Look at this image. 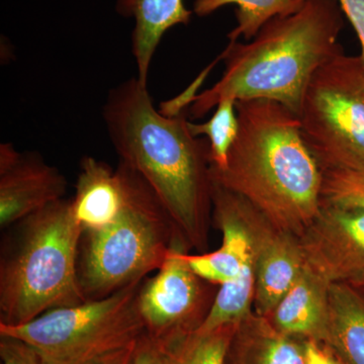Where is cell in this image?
<instances>
[{
    "mask_svg": "<svg viewBox=\"0 0 364 364\" xmlns=\"http://www.w3.org/2000/svg\"><path fill=\"white\" fill-rule=\"evenodd\" d=\"M102 117L119 162L147 182L188 247L205 248L213 210L208 143L193 135L184 114L158 111L138 77L109 90Z\"/></svg>",
    "mask_w": 364,
    "mask_h": 364,
    "instance_id": "1",
    "label": "cell"
},
{
    "mask_svg": "<svg viewBox=\"0 0 364 364\" xmlns=\"http://www.w3.org/2000/svg\"><path fill=\"white\" fill-rule=\"evenodd\" d=\"M239 132L215 183L240 196L277 229L299 236L322 205L323 170L298 114L267 100L236 102Z\"/></svg>",
    "mask_w": 364,
    "mask_h": 364,
    "instance_id": "2",
    "label": "cell"
},
{
    "mask_svg": "<svg viewBox=\"0 0 364 364\" xmlns=\"http://www.w3.org/2000/svg\"><path fill=\"white\" fill-rule=\"evenodd\" d=\"M338 0H305L296 13L275 16L247 44L230 42L226 68L210 90L193 98L189 114L205 117L225 98L267 100L299 114L315 72L344 52Z\"/></svg>",
    "mask_w": 364,
    "mask_h": 364,
    "instance_id": "3",
    "label": "cell"
},
{
    "mask_svg": "<svg viewBox=\"0 0 364 364\" xmlns=\"http://www.w3.org/2000/svg\"><path fill=\"white\" fill-rule=\"evenodd\" d=\"M14 225L0 261V324H25L48 311L85 301L78 279L83 231L71 200Z\"/></svg>",
    "mask_w": 364,
    "mask_h": 364,
    "instance_id": "4",
    "label": "cell"
},
{
    "mask_svg": "<svg viewBox=\"0 0 364 364\" xmlns=\"http://www.w3.org/2000/svg\"><path fill=\"white\" fill-rule=\"evenodd\" d=\"M119 165L126 188L121 214L109 226L81 239L78 279L86 301L143 282L159 269L181 238L147 182L124 163Z\"/></svg>",
    "mask_w": 364,
    "mask_h": 364,
    "instance_id": "5",
    "label": "cell"
},
{
    "mask_svg": "<svg viewBox=\"0 0 364 364\" xmlns=\"http://www.w3.org/2000/svg\"><path fill=\"white\" fill-rule=\"evenodd\" d=\"M141 284L48 311L25 324H0V336L25 342L43 364H100L146 334L136 306Z\"/></svg>",
    "mask_w": 364,
    "mask_h": 364,
    "instance_id": "6",
    "label": "cell"
},
{
    "mask_svg": "<svg viewBox=\"0 0 364 364\" xmlns=\"http://www.w3.org/2000/svg\"><path fill=\"white\" fill-rule=\"evenodd\" d=\"M321 168L364 169V60L344 52L314 74L299 114Z\"/></svg>",
    "mask_w": 364,
    "mask_h": 364,
    "instance_id": "7",
    "label": "cell"
},
{
    "mask_svg": "<svg viewBox=\"0 0 364 364\" xmlns=\"http://www.w3.org/2000/svg\"><path fill=\"white\" fill-rule=\"evenodd\" d=\"M188 248L183 239L177 238L155 277L144 279L136 294L146 335L161 345L196 331L214 303L208 282L188 264Z\"/></svg>",
    "mask_w": 364,
    "mask_h": 364,
    "instance_id": "8",
    "label": "cell"
},
{
    "mask_svg": "<svg viewBox=\"0 0 364 364\" xmlns=\"http://www.w3.org/2000/svg\"><path fill=\"white\" fill-rule=\"evenodd\" d=\"M306 267L330 284L364 279V210L322 203L299 236Z\"/></svg>",
    "mask_w": 364,
    "mask_h": 364,
    "instance_id": "9",
    "label": "cell"
},
{
    "mask_svg": "<svg viewBox=\"0 0 364 364\" xmlns=\"http://www.w3.org/2000/svg\"><path fill=\"white\" fill-rule=\"evenodd\" d=\"M65 176L37 153L0 145V227H11L52 203L63 200Z\"/></svg>",
    "mask_w": 364,
    "mask_h": 364,
    "instance_id": "10",
    "label": "cell"
},
{
    "mask_svg": "<svg viewBox=\"0 0 364 364\" xmlns=\"http://www.w3.org/2000/svg\"><path fill=\"white\" fill-rule=\"evenodd\" d=\"M256 314L268 317L306 267L299 237L277 229L254 208Z\"/></svg>",
    "mask_w": 364,
    "mask_h": 364,
    "instance_id": "11",
    "label": "cell"
},
{
    "mask_svg": "<svg viewBox=\"0 0 364 364\" xmlns=\"http://www.w3.org/2000/svg\"><path fill=\"white\" fill-rule=\"evenodd\" d=\"M124 177L122 167L112 168L97 158L81 160L72 208L83 234L109 226L124 207Z\"/></svg>",
    "mask_w": 364,
    "mask_h": 364,
    "instance_id": "12",
    "label": "cell"
},
{
    "mask_svg": "<svg viewBox=\"0 0 364 364\" xmlns=\"http://www.w3.org/2000/svg\"><path fill=\"white\" fill-rule=\"evenodd\" d=\"M116 11L124 18L135 20L132 53L136 77L148 85L151 63L163 36L173 26L188 25L193 11L186 9L183 0H117Z\"/></svg>",
    "mask_w": 364,
    "mask_h": 364,
    "instance_id": "13",
    "label": "cell"
},
{
    "mask_svg": "<svg viewBox=\"0 0 364 364\" xmlns=\"http://www.w3.org/2000/svg\"><path fill=\"white\" fill-rule=\"evenodd\" d=\"M329 287V282L306 265L268 318L287 336L320 342L327 321Z\"/></svg>",
    "mask_w": 364,
    "mask_h": 364,
    "instance_id": "14",
    "label": "cell"
},
{
    "mask_svg": "<svg viewBox=\"0 0 364 364\" xmlns=\"http://www.w3.org/2000/svg\"><path fill=\"white\" fill-rule=\"evenodd\" d=\"M225 364H305V340L287 336L252 312L237 323Z\"/></svg>",
    "mask_w": 364,
    "mask_h": 364,
    "instance_id": "15",
    "label": "cell"
},
{
    "mask_svg": "<svg viewBox=\"0 0 364 364\" xmlns=\"http://www.w3.org/2000/svg\"><path fill=\"white\" fill-rule=\"evenodd\" d=\"M324 344L342 364H364V291L355 282H333Z\"/></svg>",
    "mask_w": 364,
    "mask_h": 364,
    "instance_id": "16",
    "label": "cell"
},
{
    "mask_svg": "<svg viewBox=\"0 0 364 364\" xmlns=\"http://www.w3.org/2000/svg\"><path fill=\"white\" fill-rule=\"evenodd\" d=\"M305 0H196L193 13L198 16H210L228 4H236L237 26L228 35L230 42L240 37L251 41L260 28L275 16L298 11Z\"/></svg>",
    "mask_w": 364,
    "mask_h": 364,
    "instance_id": "17",
    "label": "cell"
},
{
    "mask_svg": "<svg viewBox=\"0 0 364 364\" xmlns=\"http://www.w3.org/2000/svg\"><path fill=\"white\" fill-rule=\"evenodd\" d=\"M236 325L223 326L208 332L195 331L163 346L173 364H225Z\"/></svg>",
    "mask_w": 364,
    "mask_h": 364,
    "instance_id": "18",
    "label": "cell"
},
{
    "mask_svg": "<svg viewBox=\"0 0 364 364\" xmlns=\"http://www.w3.org/2000/svg\"><path fill=\"white\" fill-rule=\"evenodd\" d=\"M215 109L208 122L202 124L189 122V129L198 138L207 136L210 167L223 169L226 166L228 155L239 132L236 100L225 98Z\"/></svg>",
    "mask_w": 364,
    "mask_h": 364,
    "instance_id": "19",
    "label": "cell"
},
{
    "mask_svg": "<svg viewBox=\"0 0 364 364\" xmlns=\"http://www.w3.org/2000/svg\"><path fill=\"white\" fill-rule=\"evenodd\" d=\"M322 203L364 210V169H323Z\"/></svg>",
    "mask_w": 364,
    "mask_h": 364,
    "instance_id": "20",
    "label": "cell"
},
{
    "mask_svg": "<svg viewBox=\"0 0 364 364\" xmlns=\"http://www.w3.org/2000/svg\"><path fill=\"white\" fill-rule=\"evenodd\" d=\"M1 364H43L37 352L21 340L0 336Z\"/></svg>",
    "mask_w": 364,
    "mask_h": 364,
    "instance_id": "21",
    "label": "cell"
},
{
    "mask_svg": "<svg viewBox=\"0 0 364 364\" xmlns=\"http://www.w3.org/2000/svg\"><path fill=\"white\" fill-rule=\"evenodd\" d=\"M131 364H165L164 347L144 335L136 345Z\"/></svg>",
    "mask_w": 364,
    "mask_h": 364,
    "instance_id": "22",
    "label": "cell"
},
{
    "mask_svg": "<svg viewBox=\"0 0 364 364\" xmlns=\"http://www.w3.org/2000/svg\"><path fill=\"white\" fill-rule=\"evenodd\" d=\"M340 7L358 33L364 60V0H338Z\"/></svg>",
    "mask_w": 364,
    "mask_h": 364,
    "instance_id": "23",
    "label": "cell"
},
{
    "mask_svg": "<svg viewBox=\"0 0 364 364\" xmlns=\"http://www.w3.org/2000/svg\"><path fill=\"white\" fill-rule=\"evenodd\" d=\"M305 364H342L324 344L315 340L305 341Z\"/></svg>",
    "mask_w": 364,
    "mask_h": 364,
    "instance_id": "24",
    "label": "cell"
},
{
    "mask_svg": "<svg viewBox=\"0 0 364 364\" xmlns=\"http://www.w3.org/2000/svg\"><path fill=\"white\" fill-rule=\"evenodd\" d=\"M136 345L129 347L121 352L114 354L111 358L105 359L100 364H131L134 358V352H135Z\"/></svg>",
    "mask_w": 364,
    "mask_h": 364,
    "instance_id": "25",
    "label": "cell"
},
{
    "mask_svg": "<svg viewBox=\"0 0 364 364\" xmlns=\"http://www.w3.org/2000/svg\"><path fill=\"white\" fill-rule=\"evenodd\" d=\"M163 347H164V346H163ZM164 352H165V364H173L171 363V360H170L168 355H167V352H166V350H165V348H164Z\"/></svg>",
    "mask_w": 364,
    "mask_h": 364,
    "instance_id": "26",
    "label": "cell"
}]
</instances>
